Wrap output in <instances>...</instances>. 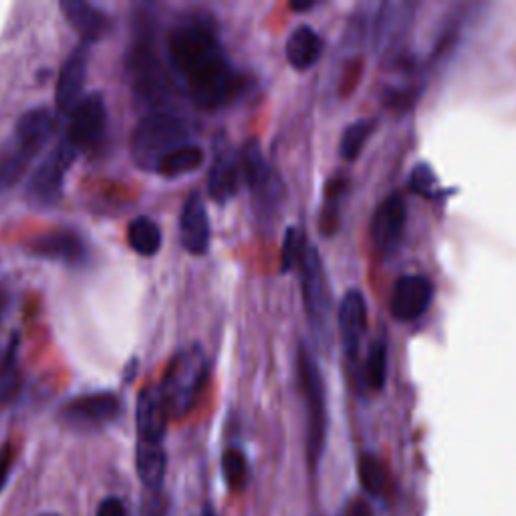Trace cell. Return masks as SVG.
Listing matches in <instances>:
<instances>
[{"label": "cell", "instance_id": "4", "mask_svg": "<svg viewBox=\"0 0 516 516\" xmlns=\"http://www.w3.org/2000/svg\"><path fill=\"white\" fill-rule=\"evenodd\" d=\"M188 136L190 132L184 119L172 113L154 111L138 121L129 150L142 170L156 172L160 160L168 152L188 144Z\"/></svg>", "mask_w": 516, "mask_h": 516}, {"label": "cell", "instance_id": "9", "mask_svg": "<svg viewBox=\"0 0 516 516\" xmlns=\"http://www.w3.org/2000/svg\"><path fill=\"white\" fill-rule=\"evenodd\" d=\"M121 400L111 392H93L67 400L59 408V422L75 432H93L117 420Z\"/></svg>", "mask_w": 516, "mask_h": 516}, {"label": "cell", "instance_id": "3", "mask_svg": "<svg viewBox=\"0 0 516 516\" xmlns=\"http://www.w3.org/2000/svg\"><path fill=\"white\" fill-rule=\"evenodd\" d=\"M208 379V357L198 343H190L174 353L162 383L158 385L170 418H184L196 406Z\"/></svg>", "mask_w": 516, "mask_h": 516}, {"label": "cell", "instance_id": "30", "mask_svg": "<svg viewBox=\"0 0 516 516\" xmlns=\"http://www.w3.org/2000/svg\"><path fill=\"white\" fill-rule=\"evenodd\" d=\"M222 474L230 490H242L248 482V462L238 448H228L222 454Z\"/></svg>", "mask_w": 516, "mask_h": 516}, {"label": "cell", "instance_id": "7", "mask_svg": "<svg viewBox=\"0 0 516 516\" xmlns=\"http://www.w3.org/2000/svg\"><path fill=\"white\" fill-rule=\"evenodd\" d=\"M77 156L79 154L63 138L35 168L25 188V200L39 210H47L59 204L63 198L65 176L71 170Z\"/></svg>", "mask_w": 516, "mask_h": 516}, {"label": "cell", "instance_id": "32", "mask_svg": "<svg viewBox=\"0 0 516 516\" xmlns=\"http://www.w3.org/2000/svg\"><path fill=\"white\" fill-rule=\"evenodd\" d=\"M410 188L424 198H436L440 194L438 178L428 164H418L410 174Z\"/></svg>", "mask_w": 516, "mask_h": 516}, {"label": "cell", "instance_id": "36", "mask_svg": "<svg viewBox=\"0 0 516 516\" xmlns=\"http://www.w3.org/2000/svg\"><path fill=\"white\" fill-rule=\"evenodd\" d=\"M142 516H166V504L162 498L154 496L150 500H144Z\"/></svg>", "mask_w": 516, "mask_h": 516}, {"label": "cell", "instance_id": "14", "mask_svg": "<svg viewBox=\"0 0 516 516\" xmlns=\"http://www.w3.org/2000/svg\"><path fill=\"white\" fill-rule=\"evenodd\" d=\"M27 250L33 256L45 258V261H59L65 265H81L87 256V248L81 236L67 228L35 236L27 242Z\"/></svg>", "mask_w": 516, "mask_h": 516}, {"label": "cell", "instance_id": "22", "mask_svg": "<svg viewBox=\"0 0 516 516\" xmlns=\"http://www.w3.org/2000/svg\"><path fill=\"white\" fill-rule=\"evenodd\" d=\"M166 452L164 444H150V442H138L136 448V468L142 484L150 492H160L164 478H166Z\"/></svg>", "mask_w": 516, "mask_h": 516}, {"label": "cell", "instance_id": "2", "mask_svg": "<svg viewBox=\"0 0 516 516\" xmlns=\"http://www.w3.org/2000/svg\"><path fill=\"white\" fill-rule=\"evenodd\" d=\"M55 129L53 113L47 107L25 111L13 132V140L0 152V192L11 190L27 172L31 162L47 148Z\"/></svg>", "mask_w": 516, "mask_h": 516}, {"label": "cell", "instance_id": "25", "mask_svg": "<svg viewBox=\"0 0 516 516\" xmlns=\"http://www.w3.org/2000/svg\"><path fill=\"white\" fill-rule=\"evenodd\" d=\"M17 341H11L7 353L0 357V406L13 404L21 394V371L17 359Z\"/></svg>", "mask_w": 516, "mask_h": 516}, {"label": "cell", "instance_id": "5", "mask_svg": "<svg viewBox=\"0 0 516 516\" xmlns=\"http://www.w3.org/2000/svg\"><path fill=\"white\" fill-rule=\"evenodd\" d=\"M299 377L307 412V458L315 470L327 440V398L319 363L307 343H301L299 347Z\"/></svg>", "mask_w": 516, "mask_h": 516}, {"label": "cell", "instance_id": "28", "mask_svg": "<svg viewBox=\"0 0 516 516\" xmlns=\"http://www.w3.org/2000/svg\"><path fill=\"white\" fill-rule=\"evenodd\" d=\"M357 472H359L361 486L369 494H373V496H383L385 494V490H387V472H385L383 464L375 456H369V454L361 456Z\"/></svg>", "mask_w": 516, "mask_h": 516}, {"label": "cell", "instance_id": "27", "mask_svg": "<svg viewBox=\"0 0 516 516\" xmlns=\"http://www.w3.org/2000/svg\"><path fill=\"white\" fill-rule=\"evenodd\" d=\"M387 379V343L383 337H377L365 359V381L375 392H381Z\"/></svg>", "mask_w": 516, "mask_h": 516}, {"label": "cell", "instance_id": "15", "mask_svg": "<svg viewBox=\"0 0 516 516\" xmlns=\"http://www.w3.org/2000/svg\"><path fill=\"white\" fill-rule=\"evenodd\" d=\"M432 303V283L424 275H404L392 295V313L398 321L420 319Z\"/></svg>", "mask_w": 516, "mask_h": 516}, {"label": "cell", "instance_id": "24", "mask_svg": "<svg viewBox=\"0 0 516 516\" xmlns=\"http://www.w3.org/2000/svg\"><path fill=\"white\" fill-rule=\"evenodd\" d=\"M204 162V150L196 144H184L172 152H168L158 168H156V174L164 176V178H180V176H186L190 172H196Z\"/></svg>", "mask_w": 516, "mask_h": 516}, {"label": "cell", "instance_id": "1", "mask_svg": "<svg viewBox=\"0 0 516 516\" xmlns=\"http://www.w3.org/2000/svg\"><path fill=\"white\" fill-rule=\"evenodd\" d=\"M168 59L190 99L208 111L230 105L244 79L230 63L210 19L182 17L168 35Z\"/></svg>", "mask_w": 516, "mask_h": 516}, {"label": "cell", "instance_id": "13", "mask_svg": "<svg viewBox=\"0 0 516 516\" xmlns=\"http://www.w3.org/2000/svg\"><path fill=\"white\" fill-rule=\"evenodd\" d=\"M406 218H408V208H406V200L400 194L387 196L377 206L371 218V242L379 254H390L398 246L404 234Z\"/></svg>", "mask_w": 516, "mask_h": 516}, {"label": "cell", "instance_id": "10", "mask_svg": "<svg viewBox=\"0 0 516 516\" xmlns=\"http://www.w3.org/2000/svg\"><path fill=\"white\" fill-rule=\"evenodd\" d=\"M107 129V105L105 97L99 91H91L83 95L77 107L69 115V127L65 140L71 148L81 154L93 150Z\"/></svg>", "mask_w": 516, "mask_h": 516}, {"label": "cell", "instance_id": "29", "mask_svg": "<svg viewBox=\"0 0 516 516\" xmlns=\"http://www.w3.org/2000/svg\"><path fill=\"white\" fill-rule=\"evenodd\" d=\"M345 194V180H329L325 192V204L321 212V230L323 234H333L339 228V206Z\"/></svg>", "mask_w": 516, "mask_h": 516}, {"label": "cell", "instance_id": "23", "mask_svg": "<svg viewBox=\"0 0 516 516\" xmlns=\"http://www.w3.org/2000/svg\"><path fill=\"white\" fill-rule=\"evenodd\" d=\"M164 242L162 230L156 220L148 216H138L127 226V244L136 254L152 258L160 252Z\"/></svg>", "mask_w": 516, "mask_h": 516}, {"label": "cell", "instance_id": "17", "mask_svg": "<svg viewBox=\"0 0 516 516\" xmlns=\"http://www.w3.org/2000/svg\"><path fill=\"white\" fill-rule=\"evenodd\" d=\"M337 323L343 351L349 359H355L359 355L361 339L367 329V303L361 291L353 289L345 293L339 305Z\"/></svg>", "mask_w": 516, "mask_h": 516}, {"label": "cell", "instance_id": "38", "mask_svg": "<svg viewBox=\"0 0 516 516\" xmlns=\"http://www.w3.org/2000/svg\"><path fill=\"white\" fill-rule=\"evenodd\" d=\"M204 516H214V512H212V510H206V512H204Z\"/></svg>", "mask_w": 516, "mask_h": 516}, {"label": "cell", "instance_id": "21", "mask_svg": "<svg viewBox=\"0 0 516 516\" xmlns=\"http://www.w3.org/2000/svg\"><path fill=\"white\" fill-rule=\"evenodd\" d=\"M323 51V41L319 33L309 25H299L287 39V61L297 71H307L313 67Z\"/></svg>", "mask_w": 516, "mask_h": 516}, {"label": "cell", "instance_id": "26", "mask_svg": "<svg viewBox=\"0 0 516 516\" xmlns=\"http://www.w3.org/2000/svg\"><path fill=\"white\" fill-rule=\"evenodd\" d=\"M373 132H375V119H359L347 125L339 142V156L345 162H353L361 154L363 146L367 144Z\"/></svg>", "mask_w": 516, "mask_h": 516}, {"label": "cell", "instance_id": "37", "mask_svg": "<svg viewBox=\"0 0 516 516\" xmlns=\"http://www.w3.org/2000/svg\"><path fill=\"white\" fill-rule=\"evenodd\" d=\"M317 3H293L291 5V9L293 11H299V13H303V11H309V9H313Z\"/></svg>", "mask_w": 516, "mask_h": 516}, {"label": "cell", "instance_id": "39", "mask_svg": "<svg viewBox=\"0 0 516 516\" xmlns=\"http://www.w3.org/2000/svg\"><path fill=\"white\" fill-rule=\"evenodd\" d=\"M43 516H57V514H43Z\"/></svg>", "mask_w": 516, "mask_h": 516}, {"label": "cell", "instance_id": "19", "mask_svg": "<svg viewBox=\"0 0 516 516\" xmlns=\"http://www.w3.org/2000/svg\"><path fill=\"white\" fill-rule=\"evenodd\" d=\"M65 21L71 29L81 37V43L93 45L101 41L111 29V21L107 13L87 0H61L59 5Z\"/></svg>", "mask_w": 516, "mask_h": 516}, {"label": "cell", "instance_id": "33", "mask_svg": "<svg viewBox=\"0 0 516 516\" xmlns=\"http://www.w3.org/2000/svg\"><path fill=\"white\" fill-rule=\"evenodd\" d=\"M97 516H127V510H125V504L117 496H109V498L101 500V504L97 508Z\"/></svg>", "mask_w": 516, "mask_h": 516}, {"label": "cell", "instance_id": "6", "mask_svg": "<svg viewBox=\"0 0 516 516\" xmlns=\"http://www.w3.org/2000/svg\"><path fill=\"white\" fill-rule=\"evenodd\" d=\"M240 172L242 182L252 194V204L256 214L263 220H271L283 200V182L277 172L267 164L261 144L250 140L242 146L240 154Z\"/></svg>", "mask_w": 516, "mask_h": 516}, {"label": "cell", "instance_id": "31", "mask_svg": "<svg viewBox=\"0 0 516 516\" xmlns=\"http://www.w3.org/2000/svg\"><path fill=\"white\" fill-rule=\"evenodd\" d=\"M307 238H305V232L301 228H287L285 232V242H283V252H281V267L285 273L297 269L303 261L305 256V250H307Z\"/></svg>", "mask_w": 516, "mask_h": 516}, {"label": "cell", "instance_id": "18", "mask_svg": "<svg viewBox=\"0 0 516 516\" xmlns=\"http://www.w3.org/2000/svg\"><path fill=\"white\" fill-rule=\"evenodd\" d=\"M180 240L194 256H202L210 248V220L200 192H192L184 202L180 214Z\"/></svg>", "mask_w": 516, "mask_h": 516}, {"label": "cell", "instance_id": "34", "mask_svg": "<svg viewBox=\"0 0 516 516\" xmlns=\"http://www.w3.org/2000/svg\"><path fill=\"white\" fill-rule=\"evenodd\" d=\"M13 468V450L11 446H0V490L5 488Z\"/></svg>", "mask_w": 516, "mask_h": 516}, {"label": "cell", "instance_id": "12", "mask_svg": "<svg viewBox=\"0 0 516 516\" xmlns=\"http://www.w3.org/2000/svg\"><path fill=\"white\" fill-rule=\"evenodd\" d=\"M89 57H91V45L79 43L61 65L57 87H55V103L61 115L69 117L71 111L85 95Z\"/></svg>", "mask_w": 516, "mask_h": 516}, {"label": "cell", "instance_id": "8", "mask_svg": "<svg viewBox=\"0 0 516 516\" xmlns=\"http://www.w3.org/2000/svg\"><path fill=\"white\" fill-rule=\"evenodd\" d=\"M299 269H301V285H303V303H305L309 323L315 335L319 337V341L325 343L329 337L331 295H329L325 269L317 248L307 246Z\"/></svg>", "mask_w": 516, "mask_h": 516}, {"label": "cell", "instance_id": "16", "mask_svg": "<svg viewBox=\"0 0 516 516\" xmlns=\"http://www.w3.org/2000/svg\"><path fill=\"white\" fill-rule=\"evenodd\" d=\"M168 406L162 398V392L158 385L146 387V390L138 398L136 408V424H138V442H150V444H162L168 422H170Z\"/></svg>", "mask_w": 516, "mask_h": 516}, {"label": "cell", "instance_id": "35", "mask_svg": "<svg viewBox=\"0 0 516 516\" xmlns=\"http://www.w3.org/2000/svg\"><path fill=\"white\" fill-rule=\"evenodd\" d=\"M345 516H375V514H373V508L367 500L353 498L345 508Z\"/></svg>", "mask_w": 516, "mask_h": 516}, {"label": "cell", "instance_id": "11", "mask_svg": "<svg viewBox=\"0 0 516 516\" xmlns=\"http://www.w3.org/2000/svg\"><path fill=\"white\" fill-rule=\"evenodd\" d=\"M129 83L136 95H140L150 105H160L168 95V77L160 59L150 51V47H134L127 61Z\"/></svg>", "mask_w": 516, "mask_h": 516}, {"label": "cell", "instance_id": "20", "mask_svg": "<svg viewBox=\"0 0 516 516\" xmlns=\"http://www.w3.org/2000/svg\"><path fill=\"white\" fill-rule=\"evenodd\" d=\"M242 186V172L238 154L230 148H216L210 172H208V194L214 202L226 204L236 198Z\"/></svg>", "mask_w": 516, "mask_h": 516}]
</instances>
